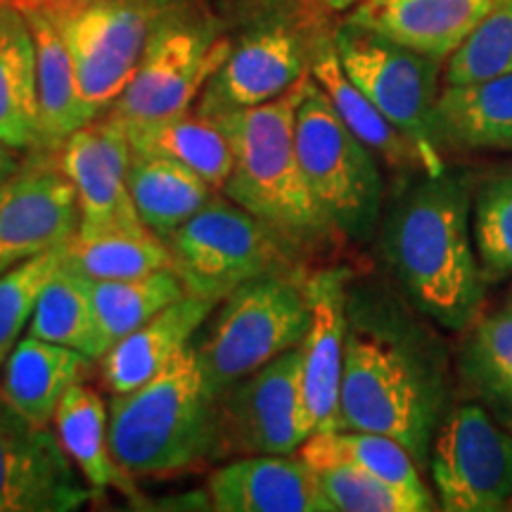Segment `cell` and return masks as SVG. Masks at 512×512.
<instances>
[{
    "instance_id": "52a82bcc",
    "label": "cell",
    "mask_w": 512,
    "mask_h": 512,
    "mask_svg": "<svg viewBox=\"0 0 512 512\" xmlns=\"http://www.w3.org/2000/svg\"><path fill=\"white\" fill-rule=\"evenodd\" d=\"M164 245L185 290L214 302L261 275L290 271L292 249L223 192L166 235Z\"/></svg>"
},
{
    "instance_id": "7c38bea8",
    "label": "cell",
    "mask_w": 512,
    "mask_h": 512,
    "mask_svg": "<svg viewBox=\"0 0 512 512\" xmlns=\"http://www.w3.org/2000/svg\"><path fill=\"white\" fill-rule=\"evenodd\" d=\"M228 53V43L202 27H159L147 43L136 74L110 112L117 114L126 128L155 124L188 112Z\"/></svg>"
},
{
    "instance_id": "d590c367",
    "label": "cell",
    "mask_w": 512,
    "mask_h": 512,
    "mask_svg": "<svg viewBox=\"0 0 512 512\" xmlns=\"http://www.w3.org/2000/svg\"><path fill=\"white\" fill-rule=\"evenodd\" d=\"M472 228L484 280L512 275V166L484 181L475 202Z\"/></svg>"
},
{
    "instance_id": "3957f363",
    "label": "cell",
    "mask_w": 512,
    "mask_h": 512,
    "mask_svg": "<svg viewBox=\"0 0 512 512\" xmlns=\"http://www.w3.org/2000/svg\"><path fill=\"white\" fill-rule=\"evenodd\" d=\"M214 396L192 344L162 373L110 401V448L126 477L185 472L214 446Z\"/></svg>"
},
{
    "instance_id": "8d00e7d4",
    "label": "cell",
    "mask_w": 512,
    "mask_h": 512,
    "mask_svg": "<svg viewBox=\"0 0 512 512\" xmlns=\"http://www.w3.org/2000/svg\"><path fill=\"white\" fill-rule=\"evenodd\" d=\"M62 247L31 256L0 273V368L29 328L43 287L62 268Z\"/></svg>"
},
{
    "instance_id": "e575fe53",
    "label": "cell",
    "mask_w": 512,
    "mask_h": 512,
    "mask_svg": "<svg viewBox=\"0 0 512 512\" xmlns=\"http://www.w3.org/2000/svg\"><path fill=\"white\" fill-rule=\"evenodd\" d=\"M512 74V0H498L446 60V86Z\"/></svg>"
},
{
    "instance_id": "8fae6325",
    "label": "cell",
    "mask_w": 512,
    "mask_h": 512,
    "mask_svg": "<svg viewBox=\"0 0 512 512\" xmlns=\"http://www.w3.org/2000/svg\"><path fill=\"white\" fill-rule=\"evenodd\" d=\"M432 479L448 512H496L512 498V437L482 406L448 415L432 446Z\"/></svg>"
},
{
    "instance_id": "e0dca14e",
    "label": "cell",
    "mask_w": 512,
    "mask_h": 512,
    "mask_svg": "<svg viewBox=\"0 0 512 512\" xmlns=\"http://www.w3.org/2000/svg\"><path fill=\"white\" fill-rule=\"evenodd\" d=\"M347 271L323 268L306 278L311 325L302 347L304 401L313 432L339 430V389L347 349Z\"/></svg>"
},
{
    "instance_id": "ab89813d",
    "label": "cell",
    "mask_w": 512,
    "mask_h": 512,
    "mask_svg": "<svg viewBox=\"0 0 512 512\" xmlns=\"http://www.w3.org/2000/svg\"><path fill=\"white\" fill-rule=\"evenodd\" d=\"M320 3H323L325 8L332 12H342V10L354 8V5H358V3H363V0H320Z\"/></svg>"
},
{
    "instance_id": "2e32d148",
    "label": "cell",
    "mask_w": 512,
    "mask_h": 512,
    "mask_svg": "<svg viewBox=\"0 0 512 512\" xmlns=\"http://www.w3.org/2000/svg\"><path fill=\"white\" fill-rule=\"evenodd\" d=\"M306 76L297 36L283 27L261 29L230 48L200 93L197 112L219 114L249 110L285 95Z\"/></svg>"
},
{
    "instance_id": "d6986e66",
    "label": "cell",
    "mask_w": 512,
    "mask_h": 512,
    "mask_svg": "<svg viewBox=\"0 0 512 512\" xmlns=\"http://www.w3.org/2000/svg\"><path fill=\"white\" fill-rule=\"evenodd\" d=\"M498 0H363L347 22L448 60Z\"/></svg>"
},
{
    "instance_id": "44dd1931",
    "label": "cell",
    "mask_w": 512,
    "mask_h": 512,
    "mask_svg": "<svg viewBox=\"0 0 512 512\" xmlns=\"http://www.w3.org/2000/svg\"><path fill=\"white\" fill-rule=\"evenodd\" d=\"M91 363L79 351L27 335L0 368V396L29 422L50 427L62 394L81 382Z\"/></svg>"
},
{
    "instance_id": "83f0119b",
    "label": "cell",
    "mask_w": 512,
    "mask_h": 512,
    "mask_svg": "<svg viewBox=\"0 0 512 512\" xmlns=\"http://www.w3.org/2000/svg\"><path fill=\"white\" fill-rule=\"evenodd\" d=\"M62 268L86 280H124L171 268V256L164 240L145 226L76 228L62 247Z\"/></svg>"
},
{
    "instance_id": "d6a6232c",
    "label": "cell",
    "mask_w": 512,
    "mask_h": 512,
    "mask_svg": "<svg viewBox=\"0 0 512 512\" xmlns=\"http://www.w3.org/2000/svg\"><path fill=\"white\" fill-rule=\"evenodd\" d=\"M463 361L477 392L512 425V306L479 320Z\"/></svg>"
},
{
    "instance_id": "f1b7e54d",
    "label": "cell",
    "mask_w": 512,
    "mask_h": 512,
    "mask_svg": "<svg viewBox=\"0 0 512 512\" xmlns=\"http://www.w3.org/2000/svg\"><path fill=\"white\" fill-rule=\"evenodd\" d=\"M53 432L95 491L124 482L126 475L110 448V406L93 387L76 382L62 394L53 415Z\"/></svg>"
},
{
    "instance_id": "f35d334b",
    "label": "cell",
    "mask_w": 512,
    "mask_h": 512,
    "mask_svg": "<svg viewBox=\"0 0 512 512\" xmlns=\"http://www.w3.org/2000/svg\"><path fill=\"white\" fill-rule=\"evenodd\" d=\"M22 150H15V147L0 143V183L8 181V178L15 174V171L22 166V155H19Z\"/></svg>"
},
{
    "instance_id": "5bb4252c",
    "label": "cell",
    "mask_w": 512,
    "mask_h": 512,
    "mask_svg": "<svg viewBox=\"0 0 512 512\" xmlns=\"http://www.w3.org/2000/svg\"><path fill=\"white\" fill-rule=\"evenodd\" d=\"M81 214L55 157L34 155L0 183V273L67 242Z\"/></svg>"
},
{
    "instance_id": "ba28073f",
    "label": "cell",
    "mask_w": 512,
    "mask_h": 512,
    "mask_svg": "<svg viewBox=\"0 0 512 512\" xmlns=\"http://www.w3.org/2000/svg\"><path fill=\"white\" fill-rule=\"evenodd\" d=\"M332 41L339 62L354 86L420 152L422 171L432 176L446 171L434 138V105L439 98L437 79L441 60L351 22H344Z\"/></svg>"
},
{
    "instance_id": "4316f807",
    "label": "cell",
    "mask_w": 512,
    "mask_h": 512,
    "mask_svg": "<svg viewBox=\"0 0 512 512\" xmlns=\"http://www.w3.org/2000/svg\"><path fill=\"white\" fill-rule=\"evenodd\" d=\"M313 81L323 88L339 117L375 155L396 169H420L422 159L415 145L354 86L339 62L335 41H323L311 60ZM425 174V171H422Z\"/></svg>"
},
{
    "instance_id": "ffe728a7",
    "label": "cell",
    "mask_w": 512,
    "mask_h": 512,
    "mask_svg": "<svg viewBox=\"0 0 512 512\" xmlns=\"http://www.w3.org/2000/svg\"><path fill=\"white\" fill-rule=\"evenodd\" d=\"M214 299L185 294L140 328L128 332L100 358V377L112 394H126L162 373L192 344L204 320L216 309Z\"/></svg>"
},
{
    "instance_id": "8992f818",
    "label": "cell",
    "mask_w": 512,
    "mask_h": 512,
    "mask_svg": "<svg viewBox=\"0 0 512 512\" xmlns=\"http://www.w3.org/2000/svg\"><path fill=\"white\" fill-rule=\"evenodd\" d=\"M434 401L413 356L394 339L349 328L339 389V430L392 437L422 463L432 439Z\"/></svg>"
},
{
    "instance_id": "30bf717a",
    "label": "cell",
    "mask_w": 512,
    "mask_h": 512,
    "mask_svg": "<svg viewBox=\"0 0 512 512\" xmlns=\"http://www.w3.org/2000/svg\"><path fill=\"white\" fill-rule=\"evenodd\" d=\"M46 15L53 17L72 53L83 98L98 114L112 110L155 34V5L150 0H93Z\"/></svg>"
},
{
    "instance_id": "cb8c5ba5",
    "label": "cell",
    "mask_w": 512,
    "mask_h": 512,
    "mask_svg": "<svg viewBox=\"0 0 512 512\" xmlns=\"http://www.w3.org/2000/svg\"><path fill=\"white\" fill-rule=\"evenodd\" d=\"M0 143L41 147L36 43L29 19L10 5H0Z\"/></svg>"
},
{
    "instance_id": "f546056e",
    "label": "cell",
    "mask_w": 512,
    "mask_h": 512,
    "mask_svg": "<svg viewBox=\"0 0 512 512\" xmlns=\"http://www.w3.org/2000/svg\"><path fill=\"white\" fill-rule=\"evenodd\" d=\"M29 335L79 351L91 361H100L110 351L88 283L67 268H60L43 287Z\"/></svg>"
},
{
    "instance_id": "9a60e30c",
    "label": "cell",
    "mask_w": 512,
    "mask_h": 512,
    "mask_svg": "<svg viewBox=\"0 0 512 512\" xmlns=\"http://www.w3.org/2000/svg\"><path fill=\"white\" fill-rule=\"evenodd\" d=\"M131 157L133 147L126 124L112 112L95 117L57 147L55 159L74 185L79 202V228L145 226L128 190Z\"/></svg>"
},
{
    "instance_id": "836d02e7",
    "label": "cell",
    "mask_w": 512,
    "mask_h": 512,
    "mask_svg": "<svg viewBox=\"0 0 512 512\" xmlns=\"http://www.w3.org/2000/svg\"><path fill=\"white\" fill-rule=\"evenodd\" d=\"M318 484L332 512H425L432 496L415 494L354 465L318 467Z\"/></svg>"
},
{
    "instance_id": "7402d4cb",
    "label": "cell",
    "mask_w": 512,
    "mask_h": 512,
    "mask_svg": "<svg viewBox=\"0 0 512 512\" xmlns=\"http://www.w3.org/2000/svg\"><path fill=\"white\" fill-rule=\"evenodd\" d=\"M434 138L439 150L512 147V74L446 86L434 105Z\"/></svg>"
},
{
    "instance_id": "277c9868",
    "label": "cell",
    "mask_w": 512,
    "mask_h": 512,
    "mask_svg": "<svg viewBox=\"0 0 512 512\" xmlns=\"http://www.w3.org/2000/svg\"><path fill=\"white\" fill-rule=\"evenodd\" d=\"M311 325L306 280L294 273H268L240 285L204 320L195 349L209 394L252 375L273 358L304 342Z\"/></svg>"
},
{
    "instance_id": "603a6c76",
    "label": "cell",
    "mask_w": 512,
    "mask_h": 512,
    "mask_svg": "<svg viewBox=\"0 0 512 512\" xmlns=\"http://www.w3.org/2000/svg\"><path fill=\"white\" fill-rule=\"evenodd\" d=\"M29 19L36 43V76H38V117H41V147L57 150L64 140L91 124L98 112L83 98L76 67L67 43L46 12H24Z\"/></svg>"
},
{
    "instance_id": "ac0fdd59",
    "label": "cell",
    "mask_w": 512,
    "mask_h": 512,
    "mask_svg": "<svg viewBox=\"0 0 512 512\" xmlns=\"http://www.w3.org/2000/svg\"><path fill=\"white\" fill-rule=\"evenodd\" d=\"M209 508L219 512H332L316 470L292 456H240L207 484Z\"/></svg>"
},
{
    "instance_id": "5b68a950",
    "label": "cell",
    "mask_w": 512,
    "mask_h": 512,
    "mask_svg": "<svg viewBox=\"0 0 512 512\" xmlns=\"http://www.w3.org/2000/svg\"><path fill=\"white\" fill-rule=\"evenodd\" d=\"M294 143L313 200L335 233L368 240L382 211V176L375 152L344 124L309 74L294 117Z\"/></svg>"
},
{
    "instance_id": "74e56055",
    "label": "cell",
    "mask_w": 512,
    "mask_h": 512,
    "mask_svg": "<svg viewBox=\"0 0 512 512\" xmlns=\"http://www.w3.org/2000/svg\"><path fill=\"white\" fill-rule=\"evenodd\" d=\"M93 0H0V5H10L19 12H67Z\"/></svg>"
},
{
    "instance_id": "1f68e13d",
    "label": "cell",
    "mask_w": 512,
    "mask_h": 512,
    "mask_svg": "<svg viewBox=\"0 0 512 512\" xmlns=\"http://www.w3.org/2000/svg\"><path fill=\"white\" fill-rule=\"evenodd\" d=\"M86 283L110 347L188 294L174 268H159L138 278L86 280Z\"/></svg>"
},
{
    "instance_id": "4fadbf2b",
    "label": "cell",
    "mask_w": 512,
    "mask_h": 512,
    "mask_svg": "<svg viewBox=\"0 0 512 512\" xmlns=\"http://www.w3.org/2000/svg\"><path fill=\"white\" fill-rule=\"evenodd\" d=\"M95 494L55 432L0 396V512H74Z\"/></svg>"
},
{
    "instance_id": "9c48e42d",
    "label": "cell",
    "mask_w": 512,
    "mask_h": 512,
    "mask_svg": "<svg viewBox=\"0 0 512 512\" xmlns=\"http://www.w3.org/2000/svg\"><path fill=\"white\" fill-rule=\"evenodd\" d=\"M311 434L302 347H294L216 396L211 458L292 456Z\"/></svg>"
},
{
    "instance_id": "484cf974",
    "label": "cell",
    "mask_w": 512,
    "mask_h": 512,
    "mask_svg": "<svg viewBox=\"0 0 512 512\" xmlns=\"http://www.w3.org/2000/svg\"><path fill=\"white\" fill-rule=\"evenodd\" d=\"M128 190L140 221L162 240L221 192L195 171L143 152H133L128 164Z\"/></svg>"
},
{
    "instance_id": "6da1fadb",
    "label": "cell",
    "mask_w": 512,
    "mask_h": 512,
    "mask_svg": "<svg viewBox=\"0 0 512 512\" xmlns=\"http://www.w3.org/2000/svg\"><path fill=\"white\" fill-rule=\"evenodd\" d=\"M389 266L408 299L448 330H463L482 304L484 275L472 247L470 188L448 171L422 174L382 226Z\"/></svg>"
},
{
    "instance_id": "4dcf8cb0",
    "label": "cell",
    "mask_w": 512,
    "mask_h": 512,
    "mask_svg": "<svg viewBox=\"0 0 512 512\" xmlns=\"http://www.w3.org/2000/svg\"><path fill=\"white\" fill-rule=\"evenodd\" d=\"M297 456L306 460L313 470L328 465H354L373 472L377 477L389 479L403 489L415 491V494L430 496L413 453L396 439L384 437V434L358 430L313 432L299 446Z\"/></svg>"
},
{
    "instance_id": "d4e9b609",
    "label": "cell",
    "mask_w": 512,
    "mask_h": 512,
    "mask_svg": "<svg viewBox=\"0 0 512 512\" xmlns=\"http://www.w3.org/2000/svg\"><path fill=\"white\" fill-rule=\"evenodd\" d=\"M126 131L133 152L181 164L216 190H223L233 171V145L219 117L188 110L155 124L131 126Z\"/></svg>"
},
{
    "instance_id": "7a4b0ae2",
    "label": "cell",
    "mask_w": 512,
    "mask_h": 512,
    "mask_svg": "<svg viewBox=\"0 0 512 512\" xmlns=\"http://www.w3.org/2000/svg\"><path fill=\"white\" fill-rule=\"evenodd\" d=\"M306 76L271 102L219 114L233 145V171L221 192L264 221L290 249L313 247L335 235L313 200L294 143V117Z\"/></svg>"
}]
</instances>
